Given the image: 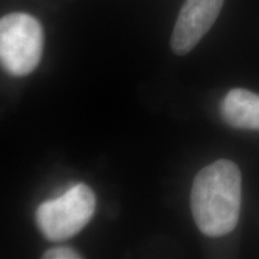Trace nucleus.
Instances as JSON below:
<instances>
[{"label":"nucleus","instance_id":"2","mask_svg":"<svg viewBox=\"0 0 259 259\" xmlns=\"http://www.w3.org/2000/svg\"><path fill=\"white\" fill-rule=\"evenodd\" d=\"M96 197L85 184H77L57 198L42 203L35 221L45 238L64 241L77 235L93 219Z\"/></svg>","mask_w":259,"mask_h":259},{"label":"nucleus","instance_id":"5","mask_svg":"<svg viewBox=\"0 0 259 259\" xmlns=\"http://www.w3.org/2000/svg\"><path fill=\"white\" fill-rule=\"evenodd\" d=\"M221 113L233 127L259 130V95L246 89H233L223 99Z\"/></svg>","mask_w":259,"mask_h":259},{"label":"nucleus","instance_id":"1","mask_svg":"<svg viewBox=\"0 0 259 259\" xmlns=\"http://www.w3.org/2000/svg\"><path fill=\"white\" fill-rule=\"evenodd\" d=\"M240 208L241 173L234 162L215 161L197 174L191 191V210L203 234L222 236L234 231Z\"/></svg>","mask_w":259,"mask_h":259},{"label":"nucleus","instance_id":"3","mask_svg":"<svg viewBox=\"0 0 259 259\" xmlns=\"http://www.w3.org/2000/svg\"><path fill=\"white\" fill-rule=\"evenodd\" d=\"M44 30L40 22L28 14L14 12L0 21V59L10 74L23 77L40 63Z\"/></svg>","mask_w":259,"mask_h":259},{"label":"nucleus","instance_id":"4","mask_svg":"<svg viewBox=\"0 0 259 259\" xmlns=\"http://www.w3.org/2000/svg\"><path fill=\"white\" fill-rule=\"evenodd\" d=\"M225 0H186L181 8L170 37L178 56L190 53L218 19Z\"/></svg>","mask_w":259,"mask_h":259},{"label":"nucleus","instance_id":"6","mask_svg":"<svg viewBox=\"0 0 259 259\" xmlns=\"http://www.w3.org/2000/svg\"><path fill=\"white\" fill-rule=\"evenodd\" d=\"M42 257L46 259H78L82 255L70 247H54L45 252Z\"/></svg>","mask_w":259,"mask_h":259}]
</instances>
